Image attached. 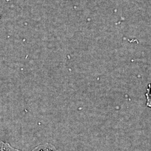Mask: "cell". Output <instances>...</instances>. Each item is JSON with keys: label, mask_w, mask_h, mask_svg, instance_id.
Instances as JSON below:
<instances>
[{"label": "cell", "mask_w": 151, "mask_h": 151, "mask_svg": "<svg viewBox=\"0 0 151 151\" xmlns=\"http://www.w3.org/2000/svg\"><path fill=\"white\" fill-rule=\"evenodd\" d=\"M146 105L147 107L151 108V82L148 85V88L147 89V92L146 93Z\"/></svg>", "instance_id": "cell-3"}, {"label": "cell", "mask_w": 151, "mask_h": 151, "mask_svg": "<svg viewBox=\"0 0 151 151\" xmlns=\"http://www.w3.org/2000/svg\"><path fill=\"white\" fill-rule=\"evenodd\" d=\"M0 151H20L12 147L9 144L0 142Z\"/></svg>", "instance_id": "cell-2"}, {"label": "cell", "mask_w": 151, "mask_h": 151, "mask_svg": "<svg viewBox=\"0 0 151 151\" xmlns=\"http://www.w3.org/2000/svg\"><path fill=\"white\" fill-rule=\"evenodd\" d=\"M32 151H58V150L53 145L45 143L37 147Z\"/></svg>", "instance_id": "cell-1"}]
</instances>
